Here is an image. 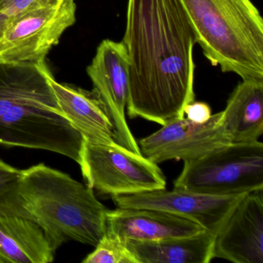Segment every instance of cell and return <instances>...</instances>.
Listing matches in <instances>:
<instances>
[{
    "label": "cell",
    "mask_w": 263,
    "mask_h": 263,
    "mask_svg": "<svg viewBox=\"0 0 263 263\" xmlns=\"http://www.w3.org/2000/svg\"><path fill=\"white\" fill-rule=\"evenodd\" d=\"M215 234L207 230L158 241L127 240L138 263H209L214 258Z\"/></svg>",
    "instance_id": "16"
},
{
    "label": "cell",
    "mask_w": 263,
    "mask_h": 263,
    "mask_svg": "<svg viewBox=\"0 0 263 263\" xmlns=\"http://www.w3.org/2000/svg\"><path fill=\"white\" fill-rule=\"evenodd\" d=\"M50 84L61 111L84 141L98 144L118 143L108 110L95 88L87 90L60 83L53 76Z\"/></svg>",
    "instance_id": "13"
},
{
    "label": "cell",
    "mask_w": 263,
    "mask_h": 263,
    "mask_svg": "<svg viewBox=\"0 0 263 263\" xmlns=\"http://www.w3.org/2000/svg\"><path fill=\"white\" fill-rule=\"evenodd\" d=\"M64 0H0V33L15 20L30 12L59 5Z\"/></svg>",
    "instance_id": "18"
},
{
    "label": "cell",
    "mask_w": 263,
    "mask_h": 263,
    "mask_svg": "<svg viewBox=\"0 0 263 263\" xmlns=\"http://www.w3.org/2000/svg\"><path fill=\"white\" fill-rule=\"evenodd\" d=\"M184 116L192 122L202 124L209 121L212 117V110L209 104L204 102L193 101L184 107Z\"/></svg>",
    "instance_id": "20"
},
{
    "label": "cell",
    "mask_w": 263,
    "mask_h": 263,
    "mask_svg": "<svg viewBox=\"0 0 263 263\" xmlns=\"http://www.w3.org/2000/svg\"><path fill=\"white\" fill-rule=\"evenodd\" d=\"M214 67L263 81V19L251 0H180Z\"/></svg>",
    "instance_id": "4"
},
{
    "label": "cell",
    "mask_w": 263,
    "mask_h": 263,
    "mask_svg": "<svg viewBox=\"0 0 263 263\" xmlns=\"http://www.w3.org/2000/svg\"><path fill=\"white\" fill-rule=\"evenodd\" d=\"M45 62L0 59V144L39 149L76 161L84 139L60 108Z\"/></svg>",
    "instance_id": "2"
},
{
    "label": "cell",
    "mask_w": 263,
    "mask_h": 263,
    "mask_svg": "<svg viewBox=\"0 0 263 263\" xmlns=\"http://www.w3.org/2000/svg\"><path fill=\"white\" fill-rule=\"evenodd\" d=\"M221 121L232 143L258 141L263 134V81L245 80L238 84Z\"/></svg>",
    "instance_id": "15"
},
{
    "label": "cell",
    "mask_w": 263,
    "mask_h": 263,
    "mask_svg": "<svg viewBox=\"0 0 263 263\" xmlns=\"http://www.w3.org/2000/svg\"><path fill=\"white\" fill-rule=\"evenodd\" d=\"M22 172L0 159V204L14 192Z\"/></svg>",
    "instance_id": "19"
},
{
    "label": "cell",
    "mask_w": 263,
    "mask_h": 263,
    "mask_svg": "<svg viewBox=\"0 0 263 263\" xmlns=\"http://www.w3.org/2000/svg\"><path fill=\"white\" fill-rule=\"evenodd\" d=\"M74 0H64L20 16L0 34V59L13 62H45L64 32L76 22Z\"/></svg>",
    "instance_id": "7"
},
{
    "label": "cell",
    "mask_w": 263,
    "mask_h": 263,
    "mask_svg": "<svg viewBox=\"0 0 263 263\" xmlns=\"http://www.w3.org/2000/svg\"><path fill=\"white\" fill-rule=\"evenodd\" d=\"M86 184L101 195H132L166 189L158 164L115 144L84 141L78 162Z\"/></svg>",
    "instance_id": "6"
},
{
    "label": "cell",
    "mask_w": 263,
    "mask_h": 263,
    "mask_svg": "<svg viewBox=\"0 0 263 263\" xmlns=\"http://www.w3.org/2000/svg\"><path fill=\"white\" fill-rule=\"evenodd\" d=\"M221 118L222 111L202 124L186 118L175 120L140 140V150L143 156L157 164L170 160L186 162L196 159L232 143Z\"/></svg>",
    "instance_id": "9"
},
{
    "label": "cell",
    "mask_w": 263,
    "mask_h": 263,
    "mask_svg": "<svg viewBox=\"0 0 263 263\" xmlns=\"http://www.w3.org/2000/svg\"><path fill=\"white\" fill-rule=\"evenodd\" d=\"M87 74L108 110L115 127L117 142L128 150L142 155L129 128L125 110L130 93V65L122 41L104 40L98 46Z\"/></svg>",
    "instance_id": "8"
},
{
    "label": "cell",
    "mask_w": 263,
    "mask_h": 263,
    "mask_svg": "<svg viewBox=\"0 0 263 263\" xmlns=\"http://www.w3.org/2000/svg\"><path fill=\"white\" fill-rule=\"evenodd\" d=\"M0 34H1V33H0Z\"/></svg>",
    "instance_id": "21"
},
{
    "label": "cell",
    "mask_w": 263,
    "mask_h": 263,
    "mask_svg": "<svg viewBox=\"0 0 263 263\" xmlns=\"http://www.w3.org/2000/svg\"><path fill=\"white\" fill-rule=\"evenodd\" d=\"M127 115L163 126L195 101V32L180 0H128Z\"/></svg>",
    "instance_id": "1"
},
{
    "label": "cell",
    "mask_w": 263,
    "mask_h": 263,
    "mask_svg": "<svg viewBox=\"0 0 263 263\" xmlns=\"http://www.w3.org/2000/svg\"><path fill=\"white\" fill-rule=\"evenodd\" d=\"M0 207L34 221L55 252L69 241L95 247L105 232L109 210L87 184L44 164L23 170Z\"/></svg>",
    "instance_id": "3"
},
{
    "label": "cell",
    "mask_w": 263,
    "mask_h": 263,
    "mask_svg": "<svg viewBox=\"0 0 263 263\" xmlns=\"http://www.w3.org/2000/svg\"><path fill=\"white\" fill-rule=\"evenodd\" d=\"M174 186L214 196H234L262 190V142L231 143L186 161Z\"/></svg>",
    "instance_id": "5"
},
{
    "label": "cell",
    "mask_w": 263,
    "mask_h": 263,
    "mask_svg": "<svg viewBox=\"0 0 263 263\" xmlns=\"http://www.w3.org/2000/svg\"><path fill=\"white\" fill-rule=\"evenodd\" d=\"M244 195L214 196L183 189H166L111 197L117 208L148 209L192 220L216 235Z\"/></svg>",
    "instance_id": "10"
},
{
    "label": "cell",
    "mask_w": 263,
    "mask_h": 263,
    "mask_svg": "<svg viewBox=\"0 0 263 263\" xmlns=\"http://www.w3.org/2000/svg\"><path fill=\"white\" fill-rule=\"evenodd\" d=\"M106 230L126 241L190 236L205 229L192 220L163 211L117 208L107 212Z\"/></svg>",
    "instance_id": "12"
},
{
    "label": "cell",
    "mask_w": 263,
    "mask_h": 263,
    "mask_svg": "<svg viewBox=\"0 0 263 263\" xmlns=\"http://www.w3.org/2000/svg\"><path fill=\"white\" fill-rule=\"evenodd\" d=\"M55 251L34 221L0 207V263H49Z\"/></svg>",
    "instance_id": "14"
},
{
    "label": "cell",
    "mask_w": 263,
    "mask_h": 263,
    "mask_svg": "<svg viewBox=\"0 0 263 263\" xmlns=\"http://www.w3.org/2000/svg\"><path fill=\"white\" fill-rule=\"evenodd\" d=\"M214 258L263 263V189L245 195L215 235Z\"/></svg>",
    "instance_id": "11"
},
{
    "label": "cell",
    "mask_w": 263,
    "mask_h": 263,
    "mask_svg": "<svg viewBox=\"0 0 263 263\" xmlns=\"http://www.w3.org/2000/svg\"><path fill=\"white\" fill-rule=\"evenodd\" d=\"M83 262L138 263L127 247L126 241L107 230L95 246L93 252L89 254Z\"/></svg>",
    "instance_id": "17"
}]
</instances>
